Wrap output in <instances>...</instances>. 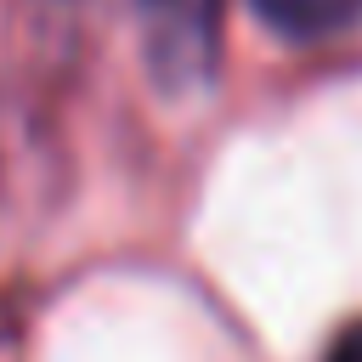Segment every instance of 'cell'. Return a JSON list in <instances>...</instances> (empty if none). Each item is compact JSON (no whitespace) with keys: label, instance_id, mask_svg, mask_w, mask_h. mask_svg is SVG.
I'll list each match as a JSON object with an SVG mask.
<instances>
[{"label":"cell","instance_id":"3957f363","mask_svg":"<svg viewBox=\"0 0 362 362\" xmlns=\"http://www.w3.org/2000/svg\"><path fill=\"white\" fill-rule=\"evenodd\" d=\"M328 362H362V322H351V328L328 345Z\"/></svg>","mask_w":362,"mask_h":362},{"label":"cell","instance_id":"7a4b0ae2","mask_svg":"<svg viewBox=\"0 0 362 362\" xmlns=\"http://www.w3.org/2000/svg\"><path fill=\"white\" fill-rule=\"evenodd\" d=\"M249 11H255L277 40L311 45V40H328V34L356 28L362 0H249Z\"/></svg>","mask_w":362,"mask_h":362},{"label":"cell","instance_id":"6da1fadb","mask_svg":"<svg viewBox=\"0 0 362 362\" xmlns=\"http://www.w3.org/2000/svg\"><path fill=\"white\" fill-rule=\"evenodd\" d=\"M147 68L164 90H198L221 57V0H141Z\"/></svg>","mask_w":362,"mask_h":362}]
</instances>
